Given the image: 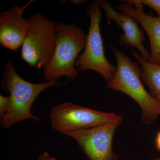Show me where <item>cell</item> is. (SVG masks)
<instances>
[{
  "instance_id": "obj_1",
  "label": "cell",
  "mask_w": 160,
  "mask_h": 160,
  "mask_svg": "<svg viewBox=\"0 0 160 160\" xmlns=\"http://www.w3.org/2000/svg\"><path fill=\"white\" fill-rule=\"evenodd\" d=\"M59 84L57 81L29 82L18 74L12 62H6L3 69L1 87L10 93V102L8 111L0 122L1 126L9 129L16 123L27 119L39 122L40 118L31 113L32 104L42 92Z\"/></svg>"
},
{
  "instance_id": "obj_2",
  "label": "cell",
  "mask_w": 160,
  "mask_h": 160,
  "mask_svg": "<svg viewBox=\"0 0 160 160\" xmlns=\"http://www.w3.org/2000/svg\"><path fill=\"white\" fill-rule=\"evenodd\" d=\"M116 58L117 69L112 77L107 82L108 89L119 91L129 96L142 109V120L146 125H150L160 116V102L149 93L141 80V67L132 62L116 47L109 45Z\"/></svg>"
},
{
  "instance_id": "obj_3",
  "label": "cell",
  "mask_w": 160,
  "mask_h": 160,
  "mask_svg": "<svg viewBox=\"0 0 160 160\" xmlns=\"http://www.w3.org/2000/svg\"><path fill=\"white\" fill-rule=\"evenodd\" d=\"M56 31L54 52L43 71V77L48 82L62 77L75 78L79 71L75 62L86 45L87 33L75 24L58 22Z\"/></svg>"
},
{
  "instance_id": "obj_4",
  "label": "cell",
  "mask_w": 160,
  "mask_h": 160,
  "mask_svg": "<svg viewBox=\"0 0 160 160\" xmlns=\"http://www.w3.org/2000/svg\"><path fill=\"white\" fill-rule=\"evenodd\" d=\"M29 28L21 50V58L39 69L48 66L56 46V24L40 12L28 19Z\"/></svg>"
},
{
  "instance_id": "obj_5",
  "label": "cell",
  "mask_w": 160,
  "mask_h": 160,
  "mask_svg": "<svg viewBox=\"0 0 160 160\" xmlns=\"http://www.w3.org/2000/svg\"><path fill=\"white\" fill-rule=\"evenodd\" d=\"M101 9L96 1L90 3L87 7V15L90 18L89 31L84 51L77 58L75 66L79 72L87 70L96 72L108 82L116 72L117 67L108 62L104 53L100 32Z\"/></svg>"
},
{
  "instance_id": "obj_6",
  "label": "cell",
  "mask_w": 160,
  "mask_h": 160,
  "mask_svg": "<svg viewBox=\"0 0 160 160\" xmlns=\"http://www.w3.org/2000/svg\"><path fill=\"white\" fill-rule=\"evenodd\" d=\"M118 116L113 112H102L67 102L54 106L50 118L55 130L68 135L109 122Z\"/></svg>"
},
{
  "instance_id": "obj_7",
  "label": "cell",
  "mask_w": 160,
  "mask_h": 160,
  "mask_svg": "<svg viewBox=\"0 0 160 160\" xmlns=\"http://www.w3.org/2000/svg\"><path fill=\"white\" fill-rule=\"evenodd\" d=\"M123 121L119 115L115 119L91 129L68 135L74 139L90 160H118L112 151V142L115 132Z\"/></svg>"
},
{
  "instance_id": "obj_8",
  "label": "cell",
  "mask_w": 160,
  "mask_h": 160,
  "mask_svg": "<svg viewBox=\"0 0 160 160\" xmlns=\"http://www.w3.org/2000/svg\"><path fill=\"white\" fill-rule=\"evenodd\" d=\"M34 2L16 5L0 14V44L4 48L18 51L22 47L29 28L28 19L23 17L26 8Z\"/></svg>"
},
{
  "instance_id": "obj_9",
  "label": "cell",
  "mask_w": 160,
  "mask_h": 160,
  "mask_svg": "<svg viewBox=\"0 0 160 160\" xmlns=\"http://www.w3.org/2000/svg\"><path fill=\"white\" fill-rule=\"evenodd\" d=\"M96 1L106 12L108 23L114 21L122 29L123 32L119 37L120 44L136 48L141 52L142 58L150 62V53L143 44L145 39L144 31L139 27V23L137 20L127 13L117 11L107 0Z\"/></svg>"
},
{
  "instance_id": "obj_10",
  "label": "cell",
  "mask_w": 160,
  "mask_h": 160,
  "mask_svg": "<svg viewBox=\"0 0 160 160\" xmlns=\"http://www.w3.org/2000/svg\"><path fill=\"white\" fill-rule=\"evenodd\" d=\"M117 9L130 15L141 24L147 35L150 43V62L160 65V19L158 17L146 14L143 6L138 0L122 1Z\"/></svg>"
},
{
  "instance_id": "obj_11",
  "label": "cell",
  "mask_w": 160,
  "mask_h": 160,
  "mask_svg": "<svg viewBox=\"0 0 160 160\" xmlns=\"http://www.w3.org/2000/svg\"><path fill=\"white\" fill-rule=\"evenodd\" d=\"M131 52L141 66V78L149 87L150 94L160 102V65H156L144 59L133 49H131Z\"/></svg>"
},
{
  "instance_id": "obj_12",
  "label": "cell",
  "mask_w": 160,
  "mask_h": 160,
  "mask_svg": "<svg viewBox=\"0 0 160 160\" xmlns=\"http://www.w3.org/2000/svg\"><path fill=\"white\" fill-rule=\"evenodd\" d=\"M10 98L9 96L0 95V118L2 119L6 114L9 108Z\"/></svg>"
},
{
  "instance_id": "obj_13",
  "label": "cell",
  "mask_w": 160,
  "mask_h": 160,
  "mask_svg": "<svg viewBox=\"0 0 160 160\" xmlns=\"http://www.w3.org/2000/svg\"><path fill=\"white\" fill-rule=\"evenodd\" d=\"M143 5L149 6L156 12L158 18L160 19V0H138Z\"/></svg>"
},
{
  "instance_id": "obj_14",
  "label": "cell",
  "mask_w": 160,
  "mask_h": 160,
  "mask_svg": "<svg viewBox=\"0 0 160 160\" xmlns=\"http://www.w3.org/2000/svg\"><path fill=\"white\" fill-rule=\"evenodd\" d=\"M37 160H56L55 158L51 156L48 152H45L40 155Z\"/></svg>"
},
{
  "instance_id": "obj_15",
  "label": "cell",
  "mask_w": 160,
  "mask_h": 160,
  "mask_svg": "<svg viewBox=\"0 0 160 160\" xmlns=\"http://www.w3.org/2000/svg\"><path fill=\"white\" fill-rule=\"evenodd\" d=\"M155 145L157 149L160 152V131L158 132L156 137Z\"/></svg>"
},
{
  "instance_id": "obj_16",
  "label": "cell",
  "mask_w": 160,
  "mask_h": 160,
  "mask_svg": "<svg viewBox=\"0 0 160 160\" xmlns=\"http://www.w3.org/2000/svg\"><path fill=\"white\" fill-rule=\"evenodd\" d=\"M71 2L72 4H74V5H80L81 4H84L86 3L87 1L86 0H71L70 1Z\"/></svg>"
},
{
  "instance_id": "obj_17",
  "label": "cell",
  "mask_w": 160,
  "mask_h": 160,
  "mask_svg": "<svg viewBox=\"0 0 160 160\" xmlns=\"http://www.w3.org/2000/svg\"><path fill=\"white\" fill-rule=\"evenodd\" d=\"M60 2H61L62 3H64V2H67V1H60Z\"/></svg>"
},
{
  "instance_id": "obj_18",
  "label": "cell",
  "mask_w": 160,
  "mask_h": 160,
  "mask_svg": "<svg viewBox=\"0 0 160 160\" xmlns=\"http://www.w3.org/2000/svg\"><path fill=\"white\" fill-rule=\"evenodd\" d=\"M154 160H160V158H158Z\"/></svg>"
}]
</instances>
